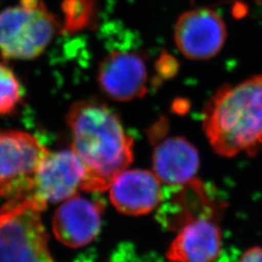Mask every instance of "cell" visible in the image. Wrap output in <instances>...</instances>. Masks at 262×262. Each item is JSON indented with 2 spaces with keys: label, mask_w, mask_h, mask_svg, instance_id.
Returning <instances> with one entry per match:
<instances>
[{
  "label": "cell",
  "mask_w": 262,
  "mask_h": 262,
  "mask_svg": "<svg viewBox=\"0 0 262 262\" xmlns=\"http://www.w3.org/2000/svg\"><path fill=\"white\" fill-rule=\"evenodd\" d=\"M66 119L73 137L72 150L84 164L81 189L89 192L108 189L133 160V138L119 116L95 100L73 104Z\"/></svg>",
  "instance_id": "1"
},
{
  "label": "cell",
  "mask_w": 262,
  "mask_h": 262,
  "mask_svg": "<svg viewBox=\"0 0 262 262\" xmlns=\"http://www.w3.org/2000/svg\"><path fill=\"white\" fill-rule=\"evenodd\" d=\"M203 129L222 157L256 154L262 147V74L219 90L204 111Z\"/></svg>",
  "instance_id": "2"
},
{
  "label": "cell",
  "mask_w": 262,
  "mask_h": 262,
  "mask_svg": "<svg viewBox=\"0 0 262 262\" xmlns=\"http://www.w3.org/2000/svg\"><path fill=\"white\" fill-rule=\"evenodd\" d=\"M41 212L24 197L0 208V262H56L48 248Z\"/></svg>",
  "instance_id": "3"
},
{
  "label": "cell",
  "mask_w": 262,
  "mask_h": 262,
  "mask_svg": "<svg viewBox=\"0 0 262 262\" xmlns=\"http://www.w3.org/2000/svg\"><path fill=\"white\" fill-rule=\"evenodd\" d=\"M42 1L35 8L21 5L0 11V54L7 59L40 56L62 27Z\"/></svg>",
  "instance_id": "4"
},
{
  "label": "cell",
  "mask_w": 262,
  "mask_h": 262,
  "mask_svg": "<svg viewBox=\"0 0 262 262\" xmlns=\"http://www.w3.org/2000/svg\"><path fill=\"white\" fill-rule=\"evenodd\" d=\"M83 162L73 150L49 151L30 177L24 198L31 200L43 212L49 204L66 201L82 188Z\"/></svg>",
  "instance_id": "5"
},
{
  "label": "cell",
  "mask_w": 262,
  "mask_h": 262,
  "mask_svg": "<svg viewBox=\"0 0 262 262\" xmlns=\"http://www.w3.org/2000/svg\"><path fill=\"white\" fill-rule=\"evenodd\" d=\"M47 152L29 133L0 129V195L11 199L24 195Z\"/></svg>",
  "instance_id": "6"
},
{
  "label": "cell",
  "mask_w": 262,
  "mask_h": 262,
  "mask_svg": "<svg viewBox=\"0 0 262 262\" xmlns=\"http://www.w3.org/2000/svg\"><path fill=\"white\" fill-rule=\"evenodd\" d=\"M221 215H201L189 221L178 230L169 247V262H234L224 249Z\"/></svg>",
  "instance_id": "7"
},
{
  "label": "cell",
  "mask_w": 262,
  "mask_h": 262,
  "mask_svg": "<svg viewBox=\"0 0 262 262\" xmlns=\"http://www.w3.org/2000/svg\"><path fill=\"white\" fill-rule=\"evenodd\" d=\"M226 27L222 17L208 8L189 10L179 17L175 43L184 56L207 60L216 56L225 45Z\"/></svg>",
  "instance_id": "8"
},
{
  "label": "cell",
  "mask_w": 262,
  "mask_h": 262,
  "mask_svg": "<svg viewBox=\"0 0 262 262\" xmlns=\"http://www.w3.org/2000/svg\"><path fill=\"white\" fill-rule=\"evenodd\" d=\"M97 82L113 100L126 102L143 97L148 90L146 56L140 52L109 53L99 63Z\"/></svg>",
  "instance_id": "9"
},
{
  "label": "cell",
  "mask_w": 262,
  "mask_h": 262,
  "mask_svg": "<svg viewBox=\"0 0 262 262\" xmlns=\"http://www.w3.org/2000/svg\"><path fill=\"white\" fill-rule=\"evenodd\" d=\"M103 203L74 195L57 208L53 219V230L60 243L80 248L91 243L99 233Z\"/></svg>",
  "instance_id": "10"
},
{
  "label": "cell",
  "mask_w": 262,
  "mask_h": 262,
  "mask_svg": "<svg viewBox=\"0 0 262 262\" xmlns=\"http://www.w3.org/2000/svg\"><path fill=\"white\" fill-rule=\"evenodd\" d=\"M109 188L113 205L125 215L149 214L163 198L159 179L148 170H124Z\"/></svg>",
  "instance_id": "11"
},
{
  "label": "cell",
  "mask_w": 262,
  "mask_h": 262,
  "mask_svg": "<svg viewBox=\"0 0 262 262\" xmlns=\"http://www.w3.org/2000/svg\"><path fill=\"white\" fill-rule=\"evenodd\" d=\"M199 166L196 148L184 137L165 139L159 143L154 151V173L160 182L170 187L193 181Z\"/></svg>",
  "instance_id": "12"
},
{
  "label": "cell",
  "mask_w": 262,
  "mask_h": 262,
  "mask_svg": "<svg viewBox=\"0 0 262 262\" xmlns=\"http://www.w3.org/2000/svg\"><path fill=\"white\" fill-rule=\"evenodd\" d=\"M98 0H63L62 32L78 33L91 28L96 18Z\"/></svg>",
  "instance_id": "13"
},
{
  "label": "cell",
  "mask_w": 262,
  "mask_h": 262,
  "mask_svg": "<svg viewBox=\"0 0 262 262\" xmlns=\"http://www.w3.org/2000/svg\"><path fill=\"white\" fill-rule=\"evenodd\" d=\"M23 96L19 79L9 66L0 62V116H8L17 111Z\"/></svg>",
  "instance_id": "14"
},
{
  "label": "cell",
  "mask_w": 262,
  "mask_h": 262,
  "mask_svg": "<svg viewBox=\"0 0 262 262\" xmlns=\"http://www.w3.org/2000/svg\"><path fill=\"white\" fill-rule=\"evenodd\" d=\"M177 70L176 61L170 56H163L158 62V72L161 78H169Z\"/></svg>",
  "instance_id": "15"
},
{
  "label": "cell",
  "mask_w": 262,
  "mask_h": 262,
  "mask_svg": "<svg viewBox=\"0 0 262 262\" xmlns=\"http://www.w3.org/2000/svg\"><path fill=\"white\" fill-rule=\"evenodd\" d=\"M239 262H262V248H253L241 256Z\"/></svg>",
  "instance_id": "16"
}]
</instances>
